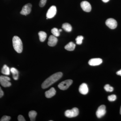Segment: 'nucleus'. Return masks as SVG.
<instances>
[{"instance_id":"ddd939ff","label":"nucleus","mask_w":121,"mask_h":121,"mask_svg":"<svg viewBox=\"0 0 121 121\" xmlns=\"http://www.w3.org/2000/svg\"><path fill=\"white\" fill-rule=\"evenodd\" d=\"M79 92L82 94L86 95L89 92V89L86 83H83L81 84L79 87Z\"/></svg>"},{"instance_id":"b1692460","label":"nucleus","mask_w":121,"mask_h":121,"mask_svg":"<svg viewBox=\"0 0 121 121\" xmlns=\"http://www.w3.org/2000/svg\"><path fill=\"white\" fill-rule=\"evenodd\" d=\"M108 99L110 101H114L117 99V96L115 95H110L108 96Z\"/></svg>"},{"instance_id":"bb28decb","label":"nucleus","mask_w":121,"mask_h":121,"mask_svg":"<svg viewBox=\"0 0 121 121\" xmlns=\"http://www.w3.org/2000/svg\"><path fill=\"white\" fill-rule=\"evenodd\" d=\"M18 121H25L26 120L24 118L22 115H19L17 117Z\"/></svg>"},{"instance_id":"c756f323","label":"nucleus","mask_w":121,"mask_h":121,"mask_svg":"<svg viewBox=\"0 0 121 121\" xmlns=\"http://www.w3.org/2000/svg\"><path fill=\"white\" fill-rule=\"evenodd\" d=\"M109 0H102V1L103 2H105V3H106V2H108Z\"/></svg>"},{"instance_id":"f3484780","label":"nucleus","mask_w":121,"mask_h":121,"mask_svg":"<svg viewBox=\"0 0 121 121\" xmlns=\"http://www.w3.org/2000/svg\"><path fill=\"white\" fill-rule=\"evenodd\" d=\"M1 73L4 74L8 75L10 74V70L7 65H4L1 69Z\"/></svg>"},{"instance_id":"f8f14e48","label":"nucleus","mask_w":121,"mask_h":121,"mask_svg":"<svg viewBox=\"0 0 121 121\" xmlns=\"http://www.w3.org/2000/svg\"><path fill=\"white\" fill-rule=\"evenodd\" d=\"M102 62V60L100 58L92 59L89 60V64L91 66H98L100 65Z\"/></svg>"},{"instance_id":"20e7f679","label":"nucleus","mask_w":121,"mask_h":121,"mask_svg":"<svg viewBox=\"0 0 121 121\" xmlns=\"http://www.w3.org/2000/svg\"><path fill=\"white\" fill-rule=\"evenodd\" d=\"M73 83V81L71 79H68L63 81L60 82L58 86V87L60 90H65L69 88Z\"/></svg>"},{"instance_id":"c85d7f7f","label":"nucleus","mask_w":121,"mask_h":121,"mask_svg":"<svg viewBox=\"0 0 121 121\" xmlns=\"http://www.w3.org/2000/svg\"><path fill=\"white\" fill-rule=\"evenodd\" d=\"M117 75L121 76V69L120 70L118 71L117 72Z\"/></svg>"},{"instance_id":"393cba45","label":"nucleus","mask_w":121,"mask_h":121,"mask_svg":"<svg viewBox=\"0 0 121 121\" xmlns=\"http://www.w3.org/2000/svg\"><path fill=\"white\" fill-rule=\"evenodd\" d=\"M11 117L8 116H4L2 117L0 121H9L11 119Z\"/></svg>"},{"instance_id":"a211bd4d","label":"nucleus","mask_w":121,"mask_h":121,"mask_svg":"<svg viewBox=\"0 0 121 121\" xmlns=\"http://www.w3.org/2000/svg\"><path fill=\"white\" fill-rule=\"evenodd\" d=\"M39 35L40 41L42 42H44L45 41L47 37V35L46 33L42 31L39 32Z\"/></svg>"},{"instance_id":"6ab92c4d","label":"nucleus","mask_w":121,"mask_h":121,"mask_svg":"<svg viewBox=\"0 0 121 121\" xmlns=\"http://www.w3.org/2000/svg\"><path fill=\"white\" fill-rule=\"evenodd\" d=\"M62 28L67 32H70L71 31L72 29V27L71 25L68 23H65L63 24Z\"/></svg>"},{"instance_id":"5701e85b","label":"nucleus","mask_w":121,"mask_h":121,"mask_svg":"<svg viewBox=\"0 0 121 121\" xmlns=\"http://www.w3.org/2000/svg\"><path fill=\"white\" fill-rule=\"evenodd\" d=\"M104 88L105 90L108 92H112L114 90L112 87L111 86L108 84H106L104 86Z\"/></svg>"},{"instance_id":"6e6552de","label":"nucleus","mask_w":121,"mask_h":121,"mask_svg":"<svg viewBox=\"0 0 121 121\" xmlns=\"http://www.w3.org/2000/svg\"><path fill=\"white\" fill-rule=\"evenodd\" d=\"M107 26L111 29H114L117 28V21L113 18H109L106 21Z\"/></svg>"},{"instance_id":"9b49d317","label":"nucleus","mask_w":121,"mask_h":121,"mask_svg":"<svg viewBox=\"0 0 121 121\" xmlns=\"http://www.w3.org/2000/svg\"><path fill=\"white\" fill-rule=\"evenodd\" d=\"M58 41V39L54 35H50L48 41V44L50 47H54L56 45Z\"/></svg>"},{"instance_id":"7ed1b4c3","label":"nucleus","mask_w":121,"mask_h":121,"mask_svg":"<svg viewBox=\"0 0 121 121\" xmlns=\"http://www.w3.org/2000/svg\"><path fill=\"white\" fill-rule=\"evenodd\" d=\"M79 114V110L78 108H74L71 110H68L65 112V115L68 118H72L77 117Z\"/></svg>"},{"instance_id":"412c9836","label":"nucleus","mask_w":121,"mask_h":121,"mask_svg":"<svg viewBox=\"0 0 121 121\" xmlns=\"http://www.w3.org/2000/svg\"><path fill=\"white\" fill-rule=\"evenodd\" d=\"M51 32L52 35L56 37L59 36L60 35V32L59 31V30L56 28H54L52 29L51 30Z\"/></svg>"},{"instance_id":"f257e3e1","label":"nucleus","mask_w":121,"mask_h":121,"mask_svg":"<svg viewBox=\"0 0 121 121\" xmlns=\"http://www.w3.org/2000/svg\"><path fill=\"white\" fill-rule=\"evenodd\" d=\"M62 73L61 72H57L53 74L44 82L41 85L42 88L45 89L49 87L54 83L59 80L62 78Z\"/></svg>"},{"instance_id":"9d476101","label":"nucleus","mask_w":121,"mask_h":121,"mask_svg":"<svg viewBox=\"0 0 121 121\" xmlns=\"http://www.w3.org/2000/svg\"><path fill=\"white\" fill-rule=\"evenodd\" d=\"M81 8L83 10L87 12H90L91 9V7L90 3L87 1H83L80 4Z\"/></svg>"},{"instance_id":"2eb2a0df","label":"nucleus","mask_w":121,"mask_h":121,"mask_svg":"<svg viewBox=\"0 0 121 121\" xmlns=\"http://www.w3.org/2000/svg\"><path fill=\"white\" fill-rule=\"evenodd\" d=\"M10 71L12 73L13 79L15 80H17L19 77V72L17 69L15 68H12L10 69Z\"/></svg>"},{"instance_id":"f03ea898","label":"nucleus","mask_w":121,"mask_h":121,"mask_svg":"<svg viewBox=\"0 0 121 121\" xmlns=\"http://www.w3.org/2000/svg\"><path fill=\"white\" fill-rule=\"evenodd\" d=\"M13 48L17 53L22 52L23 50V44L20 39L18 36H15L13 39Z\"/></svg>"},{"instance_id":"0eeeda50","label":"nucleus","mask_w":121,"mask_h":121,"mask_svg":"<svg viewBox=\"0 0 121 121\" xmlns=\"http://www.w3.org/2000/svg\"><path fill=\"white\" fill-rule=\"evenodd\" d=\"M31 8L32 5L30 3L25 5L23 7L22 10L21 11V14L25 16L28 15L31 12Z\"/></svg>"},{"instance_id":"4be33fe9","label":"nucleus","mask_w":121,"mask_h":121,"mask_svg":"<svg viewBox=\"0 0 121 121\" xmlns=\"http://www.w3.org/2000/svg\"><path fill=\"white\" fill-rule=\"evenodd\" d=\"M83 39V37L82 36H78L76 39V43L79 45L82 44Z\"/></svg>"},{"instance_id":"2f4dec72","label":"nucleus","mask_w":121,"mask_h":121,"mask_svg":"<svg viewBox=\"0 0 121 121\" xmlns=\"http://www.w3.org/2000/svg\"><path fill=\"white\" fill-rule=\"evenodd\" d=\"M120 114H121V109H120Z\"/></svg>"},{"instance_id":"7c9ffc66","label":"nucleus","mask_w":121,"mask_h":121,"mask_svg":"<svg viewBox=\"0 0 121 121\" xmlns=\"http://www.w3.org/2000/svg\"><path fill=\"white\" fill-rule=\"evenodd\" d=\"M59 31L60 32L62 31V30L61 29H59Z\"/></svg>"},{"instance_id":"4468645a","label":"nucleus","mask_w":121,"mask_h":121,"mask_svg":"<svg viewBox=\"0 0 121 121\" xmlns=\"http://www.w3.org/2000/svg\"><path fill=\"white\" fill-rule=\"evenodd\" d=\"M56 91L54 87H52L49 90L45 92V96L48 98H50L55 95Z\"/></svg>"},{"instance_id":"1a4fd4ad","label":"nucleus","mask_w":121,"mask_h":121,"mask_svg":"<svg viewBox=\"0 0 121 121\" xmlns=\"http://www.w3.org/2000/svg\"><path fill=\"white\" fill-rule=\"evenodd\" d=\"M106 106L104 105H102L99 107L96 112V116L98 118H101L105 114Z\"/></svg>"},{"instance_id":"39448f33","label":"nucleus","mask_w":121,"mask_h":121,"mask_svg":"<svg viewBox=\"0 0 121 121\" xmlns=\"http://www.w3.org/2000/svg\"><path fill=\"white\" fill-rule=\"evenodd\" d=\"M11 79L7 76H0V83L4 87H8L11 86V83L9 82Z\"/></svg>"},{"instance_id":"dca6fc26","label":"nucleus","mask_w":121,"mask_h":121,"mask_svg":"<svg viewBox=\"0 0 121 121\" xmlns=\"http://www.w3.org/2000/svg\"><path fill=\"white\" fill-rule=\"evenodd\" d=\"M75 46V44L72 42H70L65 46V48L67 51H73L74 50Z\"/></svg>"},{"instance_id":"a878e982","label":"nucleus","mask_w":121,"mask_h":121,"mask_svg":"<svg viewBox=\"0 0 121 121\" xmlns=\"http://www.w3.org/2000/svg\"><path fill=\"white\" fill-rule=\"evenodd\" d=\"M47 0H40L39 4V6L41 7H43L45 5Z\"/></svg>"},{"instance_id":"aec40b11","label":"nucleus","mask_w":121,"mask_h":121,"mask_svg":"<svg viewBox=\"0 0 121 121\" xmlns=\"http://www.w3.org/2000/svg\"><path fill=\"white\" fill-rule=\"evenodd\" d=\"M37 112L35 111H31L29 113V117L31 121H35L36 117L37 115Z\"/></svg>"},{"instance_id":"423d86ee","label":"nucleus","mask_w":121,"mask_h":121,"mask_svg":"<svg viewBox=\"0 0 121 121\" xmlns=\"http://www.w3.org/2000/svg\"><path fill=\"white\" fill-rule=\"evenodd\" d=\"M56 13V7L55 5H52L50 7L48 10L47 15H46L47 18L48 19H51L52 18L55 16Z\"/></svg>"},{"instance_id":"cd10ccee","label":"nucleus","mask_w":121,"mask_h":121,"mask_svg":"<svg viewBox=\"0 0 121 121\" xmlns=\"http://www.w3.org/2000/svg\"><path fill=\"white\" fill-rule=\"evenodd\" d=\"M4 95V92H3L2 89H1L0 87V98L2 97V96Z\"/></svg>"}]
</instances>
